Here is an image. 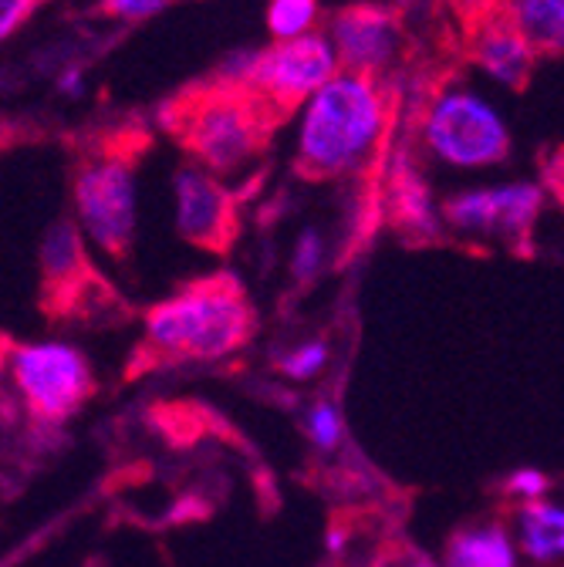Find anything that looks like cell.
<instances>
[{
  "instance_id": "4fadbf2b",
  "label": "cell",
  "mask_w": 564,
  "mask_h": 567,
  "mask_svg": "<svg viewBox=\"0 0 564 567\" xmlns=\"http://www.w3.org/2000/svg\"><path fill=\"white\" fill-rule=\"evenodd\" d=\"M38 267L48 291L61 295L79 288V280L89 270V240L75 220H58L44 230L38 247Z\"/></svg>"
},
{
  "instance_id": "603a6c76",
  "label": "cell",
  "mask_w": 564,
  "mask_h": 567,
  "mask_svg": "<svg viewBox=\"0 0 564 567\" xmlns=\"http://www.w3.org/2000/svg\"><path fill=\"white\" fill-rule=\"evenodd\" d=\"M38 4L41 0H0V44L11 41L28 24Z\"/></svg>"
},
{
  "instance_id": "9a60e30c",
  "label": "cell",
  "mask_w": 564,
  "mask_h": 567,
  "mask_svg": "<svg viewBox=\"0 0 564 567\" xmlns=\"http://www.w3.org/2000/svg\"><path fill=\"white\" fill-rule=\"evenodd\" d=\"M517 557L521 550L514 534L498 520H486L450 537L443 567H517Z\"/></svg>"
},
{
  "instance_id": "ffe728a7",
  "label": "cell",
  "mask_w": 564,
  "mask_h": 567,
  "mask_svg": "<svg viewBox=\"0 0 564 567\" xmlns=\"http://www.w3.org/2000/svg\"><path fill=\"white\" fill-rule=\"evenodd\" d=\"M325 250H328V244H325L321 230L305 227V230L298 234L295 254H291V274H295V280H311V277H318V274H321V264H325Z\"/></svg>"
},
{
  "instance_id": "d6986e66",
  "label": "cell",
  "mask_w": 564,
  "mask_h": 567,
  "mask_svg": "<svg viewBox=\"0 0 564 567\" xmlns=\"http://www.w3.org/2000/svg\"><path fill=\"white\" fill-rule=\"evenodd\" d=\"M328 359H331L328 341L315 338V341H301V344L288 348V351L277 359V369L285 372L288 379H295V382H308V379H315L318 372H325Z\"/></svg>"
},
{
  "instance_id": "8992f818",
  "label": "cell",
  "mask_w": 564,
  "mask_h": 567,
  "mask_svg": "<svg viewBox=\"0 0 564 567\" xmlns=\"http://www.w3.org/2000/svg\"><path fill=\"white\" fill-rule=\"evenodd\" d=\"M75 224L92 247L125 257L139 230V176L129 153H99L85 159L72 186Z\"/></svg>"
},
{
  "instance_id": "3957f363",
  "label": "cell",
  "mask_w": 564,
  "mask_h": 567,
  "mask_svg": "<svg viewBox=\"0 0 564 567\" xmlns=\"http://www.w3.org/2000/svg\"><path fill=\"white\" fill-rule=\"evenodd\" d=\"M419 150L457 173L498 169L511 156V125L486 95L470 85H440L416 115Z\"/></svg>"
},
{
  "instance_id": "7402d4cb",
  "label": "cell",
  "mask_w": 564,
  "mask_h": 567,
  "mask_svg": "<svg viewBox=\"0 0 564 567\" xmlns=\"http://www.w3.org/2000/svg\"><path fill=\"white\" fill-rule=\"evenodd\" d=\"M547 476L544 473H537V470H517V473H511L507 476V493L517 501V507L521 504H534V501H544L547 496Z\"/></svg>"
},
{
  "instance_id": "d4e9b609",
  "label": "cell",
  "mask_w": 564,
  "mask_h": 567,
  "mask_svg": "<svg viewBox=\"0 0 564 567\" xmlns=\"http://www.w3.org/2000/svg\"><path fill=\"white\" fill-rule=\"evenodd\" d=\"M406 567H443V564H433V560H427V557H412Z\"/></svg>"
},
{
  "instance_id": "7c38bea8",
  "label": "cell",
  "mask_w": 564,
  "mask_h": 567,
  "mask_svg": "<svg viewBox=\"0 0 564 567\" xmlns=\"http://www.w3.org/2000/svg\"><path fill=\"white\" fill-rule=\"evenodd\" d=\"M386 209L389 220L396 224L399 234L409 240L430 244L437 240L447 224H443V203L433 196L430 179L422 176L419 163L412 153L399 150L389 163V179H386Z\"/></svg>"
},
{
  "instance_id": "5b68a950",
  "label": "cell",
  "mask_w": 564,
  "mask_h": 567,
  "mask_svg": "<svg viewBox=\"0 0 564 567\" xmlns=\"http://www.w3.org/2000/svg\"><path fill=\"white\" fill-rule=\"evenodd\" d=\"M8 379L24 409L48 425H61L85 409L95 392L89 354L64 338L21 341L8 354Z\"/></svg>"
},
{
  "instance_id": "2e32d148",
  "label": "cell",
  "mask_w": 564,
  "mask_h": 567,
  "mask_svg": "<svg viewBox=\"0 0 564 567\" xmlns=\"http://www.w3.org/2000/svg\"><path fill=\"white\" fill-rule=\"evenodd\" d=\"M501 11L544 58H564V0H498Z\"/></svg>"
},
{
  "instance_id": "8fae6325",
  "label": "cell",
  "mask_w": 564,
  "mask_h": 567,
  "mask_svg": "<svg viewBox=\"0 0 564 567\" xmlns=\"http://www.w3.org/2000/svg\"><path fill=\"white\" fill-rule=\"evenodd\" d=\"M470 58L490 82L504 89H521L531 79L541 54L521 34V28H514V21L501 11V4H493L470 28Z\"/></svg>"
},
{
  "instance_id": "484cf974",
  "label": "cell",
  "mask_w": 564,
  "mask_h": 567,
  "mask_svg": "<svg viewBox=\"0 0 564 567\" xmlns=\"http://www.w3.org/2000/svg\"><path fill=\"white\" fill-rule=\"evenodd\" d=\"M372 567H389V564H372Z\"/></svg>"
},
{
  "instance_id": "cb8c5ba5",
  "label": "cell",
  "mask_w": 564,
  "mask_h": 567,
  "mask_svg": "<svg viewBox=\"0 0 564 567\" xmlns=\"http://www.w3.org/2000/svg\"><path fill=\"white\" fill-rule=\"evenodd\" d=\"M58 92L68 95V99H79L85 92V82H82V71L79 68H68L64 75L58 79Z\"/></svg>"
},
{
  "instance_id": "e0dca14e",
  "label": "cell",
  "mask_w": 564,
  "mask_h": 567,
  "mask_svg": "<svg viewBox=\"0 0 564 567\" xmlns=\"http://www.w3.org/2000/svg\"><path fill=\"white\" fill-rule=\"evenodd\" d=\"M267 34L270 41H295L318 31L321 0H267Z\"/></svg>"
},
{
  "instance_id": "9c48e42d",
  "label": "cell",
  "mask_w": 564,
  "mask_h": 567,
  "mask_svg": "<svg viewBox=\"0 0 564 567\" xmlns=\"http://www.w3.org/2000/svg\"><path fill=\"white\" fill-rule=\"evenodd\" d=\"M176 234L203 250H227L237 237V199L221 176L186 163L173 176Z\"/></svg>"
},
{
  "instance_id": "6da1fadb",
  "label": "cell",
  "mask_w": 564,
  "mask_h": 567,
  "mask_svg": "<svg viewBox=\"0 0 564 567\" xmlns=\"http://www.w3.org/2000/svg\"><path fill=\"white\" fill-rule=\"evenodd\" d=\"M392 122V99L379 79L338 71L298 109L295 163L311 179H345L372 166Z\"/></svg>"
},
{
  "instance_id": "277c9868",
  "label": "cell",
  "mask_w": 564,
  "mask_h": 567,
  "mask_svg": "<svg viewBox=\"0 0 564 567\" xmlns=\"http://www.w3.org/2000/svg\"><path fill=\"white\" fill-rule=\"evenodd\" d=\"M274 115L247 92L209 85L176 109V132L196 166L227 179L264 153Z\"/></svg>"
},
{
  "instance_id": "ba28073f",
  "label": "cell",
  "mask_w": 564,
  "mask_h": 567,
  "mask_svg": "<svg viewBox=\"0 0 564 567\" xmlns=\"http://www.w3.org/2000/svg\"><path fill=\"white\" fill-rule=\"evenodd\" d=\"M338 71L341 61L325 31L295 41H270V48H257L247 95H254L270 115L298 112Z\"/></svg>"
},
{
  "instance_id": "44dd1931",
  "label": "cell",
  "mask_w": 564,
  "mask_h": 567,
  "mask_svg": "<svg viewBox=\"0 0 564 567\" xmlns=\"http://www.w3.org/2000/svg\"><path fill=\"white\" fill-rule=\"evenodd\" d=\"M173 0H102V14H109L119 24H139V21H150L156 14H163Z\"/></svg>"
},
{
  "instance_id": "5bb4252c",
  "label": "cell",
  "mask_w": 564,
  "mask_h": 567,
  "mask_svg": "<svg viewBox=\"0 0 564 567\" xmlns=\"http://www.w3.org/2000/svg\"><path fill=\"white\" fill-rule=\"evenodd\" d=\"M514 540L517 550L547 567L564 560V504H551L547 496L514 511Z\"/></svg>"
},
{
  "instance_id": "30bf717a",
  "label": "cell",
  "mask_w": 564,
  "mask_h": 567,
  "mask_svg": "<svg viewBox=\"0 0 564 567\" xmlns=\"http://www.w3.org/2000/svg\"><path fill=\"white\" fill-rule=\"evenodd\" d=\"M328 41L335 44V54L345 71L379 79L399 64L402 54V24L389 8L379 4H351L338 11L328 28Z\"/></svg>"
},
{
  "instance_id": "7a4b0ae2",
  "label": "cell",
  "mask_w": 564,
  "mask_h": 567,
  "mask_svg": "<svg viewBox=\"0 0 564 567\" xmlns=\"http://www.w3.org/2000/svg\"><path fill=\"white\" fill-rule=\"evenodd\" d=\"M254 334V308L234 277L193 280L146 311V351L160 362L209 365L237 354Z\"/></svg>"
},
{
  "instance_id": "ac0fdd59",
  "label": "cell",
  "mask_w": 564,
  "mask_h": 567,
  "mask_svg": "<svg viewBox=\"0 0 564 567\" xmlns=\"http://www.w3.org/2000/svg\"><path fill=\"white\" fill-rule=\"evenodd\" d=\"M305 436L315 446V453H335L345 443V419L335 402L321 399L305 415Z\"/></svg>"
},
{
  "instance_id": "52a82bcc",
  "label": "cell",
  "mask_w": 564,
  "mask_h": 567,
  "mask_svg": "<svg viewBox=\"0 0 564 567\" xmlns=\"http://www.w3.org/2000/svg\"><path fill=\"white\" fill-rule=\"evenodd\" d=\"M544 213V186L531 179L466 186L443 199V224L463 240L521 247Z\"/></svg>"
}]
</instances>
